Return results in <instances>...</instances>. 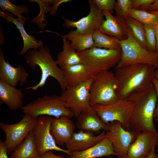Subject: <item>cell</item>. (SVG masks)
I'll use <instances>...</instances> for the list:
<instances>
[{
	"label": "cell",
	"instance_id": "cell-32",
	"mask_svg": "<svg viewBox=\"0 0 158 158\" xmlns=\"http://www.w3.org/2000/svg\"><path fill=\"white\" fill-rule=\"evenodd\" d=\"M131 8V0H118L114 10L116 16L126 20L128 17V11Z\"/></svg>",
	"mask_w": 158,
	"mask_h": 158
},
{
	"label": "cell",
	"instance_id": "cell-20",
	"mask_svg": "<svg viewBox=\"0 0 158 158\" xmlns=\"http://www.w3.org/2000/svg\"><path fill=\"white\" fill-rule=\"evenodd\" d=\"M76 124L80 130L93 133L101 130L106 131L108 128L91 106L81 113L77 118Z\"/></svg>",
	"mask_w": 158,
	"mask_h": 158
},
{
	"label": "cell",
	"instance_id": "cell-5",
	"mask_svg": "<svg viewBox=\"0 0 158 158\" xmlns=\"http://www.w3.org/2000/svg\"><path fill=\"white\" fill-rule=\"evenodd\" d=\"M121 48V56L116 66L122 67L138 63L150 64L158 69V53L149 51L136 40L128 27V37L119 40Z\"/></svg>",
	"mask_w": 158,
	"mask_h": 158
},
{
	"label": "cell",
	"instance_id": "cell-31",
	"mask_svg": "<svg viewBox=\"0 0 158 158\" xmlns=\"http://www.w3.org/2000/svg\"><path fill=\"white\" fill-rule=\"evenodd\" d=\"M147 43V49L149 51L155 52L156 51V40L154 29L153 26L144 25Z\"/></svg>",
	"mask_w": 158,
	"mask_h": 158
},
{
	"label": "cell",
	"instance_id": "cell-35",
	"mask_svg": "<svg viewBox=\"0 0 158 158\" xmlns=\"http://www.w3.org/2000/svg\"><path fill=\"white\" fill-rule=\"evenodd\" d=\"M71 1V0H53L52 3L53 4L51 7L50 13L53 16L55 14L59 6L61 4Z\"/></svg>",
	"mask_w": 158,
	"mask_h": 158
},
{
	"label": "cell",
	"instance_id": "cell-30",
	"mask_svg": "<svg viewBox=\"0 0 158 158\" xmlns=\"http://www.w3.org/2000/svg\"><path fill=\"white\" fill-rule=\"evenodd\" d=\"M0 7L3 11H9L18 17L22 16L23 13H27L29 11V9L27 6L15 5L9 0H0Z\"/></svg>",
	"mask_w": 158,
	"mask_h": 158
},
{
	"label": "cell",
	"instance_id": "cell-38",
	"mask_svg": "<svg viewBox=\"0 0 158 158\" xmlns=\"http://www.w3.org/2000/svg\"><path fill=\"white\" fill-rule=\"evenodd\" d=\"M153 83L155 87L157 97L158 103L154 115V118H158V80L154 77L153 80Z\"/></svg>",
	"mask_w": 158,
	"mask_h": 158
},
{
	"label": "cell",
	"instance_id": "cell-34",
	"mask_svg": "<svg viewBox=\"0 0 158 158\" xmlns=\"http://www.w3.org/2000/svg\"><path fill=\"white\" fill-rule=\"evenodd\" d=\"M156 0H131L132 8L136 10L148 11L149 6Z\"/></svg>",
	"mask_w": 158,
	"mask_h": 158
},
{
	"label": "cell",
	"instance_id": "cell-9",
	"mask_svg": "<svg viewBox=\"0 0 158 158\" xmlns=\"http://www.w3.org/2000/svg\"><path fill=\"white\" fill-rule=\"evenodd\" d=\"M38 117L25 114L18 122L12 124L1 122L0 127L4 133L8 154H9L24 140L29 133L35 128Z\"/></svg>",
	"mask_w": 158,
	"mask_h": 158
},
{
	"label": "cell",
	"instance_id": "cell-22",
	"mask_svg": "<svg viewBox=\"0 0 158 158\" xmlns=\"http://www.w3.org/2000/svg\"><path fill=\"white\" fill-rule=\"evenodd\" d=\"M24 94L20 90L0 81V99L8 108L16 111L23 106Z\"/></svg>",
	"mask_w": 158,
	"mask_h": 158
},
{
	"label": "cell",
	"instance_id": "cell-21",
	"mask_svg": "<svg viewBox=\"0 0 158 158\" xmlns=\"http://www.w3.org/2000/svg\"><path fill=\"white\" fill-rule=\"evenodd\" d=\"M116 156L110 140L105 137L96 145L85 150L71 152L69 158H95L103 156Z\"/></svg>",
	"mask_w": 158,
	"mask_h": 158
},
{
	"label": "cell",
	"instance_id": "cell-29",
	"mask_svg": "<svg viewBox=\"0 0 158 158\" xmlns=\"http://www.w3.org/2000/svg\"><path fill=\"white\" fill-rule=\"evenodd\" d=\"M128 16L137 20L144 25L154 26L158 22V15L148 11L131 8L128 11Z\"/></svg>",
	"mask_w": 158,
	"mask_h": 158
},
{
	"label": "cell",
	"instance_id": "cell-17",
	"mask_svg": "<svg viewBox=\"0 0 158 158\" xmlns=\"http://www.w3.org/2000/svg\"><path fill=\"white\" fill-rule=\"evenodd\" d=\"M103 12L105 19L102 21L99 30L119 40L127 39L128 26L126 20L113 16L109 11H104Z\"/></svg>",
	"mask_w": 158,
	"mask_h": 158
},
{
	"label": "cell",
	"instance_id": "cell-18",
	"mask_svg": "<svg viewBox=\"0 0 158 158\" xmlns=\"http://www.w3.org/2000/svg\"><path fill=\"white\" fill-rule=\"evenodd\" d=\"M103 130L99 135L80 130L74 133L71 138L65 144L67 150L71 152L80 151L87 149L98 143L105 137Z\"/></svg>",
	"mask_w": 158,
	"mask_h": 158
},
{
	"label": "cell",
	"instance_id": "cell-12",
	"mask_svg": "<svg viewBox=\"0 0 158 158\" xmlns=\"http://www.w3.org/2000/svg\"><path fill=\"white\" fill-rule=\"evenodd\" d=\"M53 118L47 116H40L38 117L34 131L35 141L39 154L40 156L46 152L54 150L64 152L69 156L71 152L58 146L51 133L50 127Z\"/></svg>",
	"mask_w": 158,
	"mask_h": 158
},
{
	"label": "cell",
	"instance_id": "cell-8",
	"mask_svg": "<svg viewBox=\"0 0 158 158\" xmlns=\"http://www.w3.org/2000/svg\"><path fill=\"white\" fill-rule=\"evenodd\" d=\"M135 103L127 99H119L110 105H96L91 107L105 124L115 121L119 122L123 128L128 130L129 123Z\"/></svg>",
	"mask_w": 158,
	"mask_h": 158
},
{
	"label": "cell",
	"instance_id": "cell-37",
	"mask_svg": "<svg viewBox=\"0 0 158 158\" xmlns=\"http://www.w3.org/2000/svg\"><path fill=\"white\" fill-rule=\"evenodd\" d=\"M40 158H69V157L57 155L50 151H49L40 155Z\"/></svg>",
	"mask_w": 158,
	"mask_h": 158
},
{
	"label": "cell",
	"instance_id": "cell-3",
	"mask_svg": "<svg viewBox=\"0 0 158 158\" xmlns=\"http://www.w3.org/2000/svg\"><path fill=\"white\" fill-rule=\"evenodd\" d=\"M25 59L32 69L38 66L41 72V78L37 85L27 88L34 91L43 87L49 77L53 78L58 83L61 90L64 91L67 85L63 70L52 58L49 47L44 45L38 49L29 50L24 56Z\"/></svg>",
	"mask_w": 158,
	"mask_h": 158
},
{
	"label": "cell",
	"instance_id": "cell-33",
	"mask_svg": "<svg viewBox=\"0 0 158 158\" xmlns=\"http://www.w3.org/2000/svg\"><path fill=\"white\" fill-rule=\"evenodd\" d=\"M99 9L112 13L114 10L116 1L115 0H92Z\"/></svg>",
	"mask_w": 158,
	"mask_h": 158
},
{
	"label": "cell",
	"instance_id": "cell-24",
	"mask_svg": "<svg viewBox=\"0 0 158 158\" xmlns=\"http://www.w3.org/2000/svg\"><path fill=\"white\" fill-rule=\"evenodd\" d=\"M63 49L57 55L56 60V64L62 70L69 67L82 63L77 51L72 47L71 42L63 38Z\"/></svg>",
	"mask_w": 158,
	"mask_h": 158
},
{
	"label": "cell",
	"instance_id": "cell-27",
	"mask_svg": "<svg viewBox=\"0 0 158 158\" xmlns=\"http://www.w3.org/2000/svg\"><path fill=\"white\" fill-rule=\"evenodd\" d=\"M94 42V47L107 49L121 51V48L116 38L109 36L97 30L93 34Z\"/></svg>",
	"mask_w": 158,
	"mask_h": 158
},
{
	"label": "cell",
	"instance_id": "cell-4",
	"mask_svg": "<svg viewBox=\"0 0 158 158\" xmlns=\"http://www.w3.org/2000/svg\"><path fill=\"white\" fill-rule=\"evenodd\" d=\"M82 63L92 77L100 72L109 71L119 63L121 51L93 47L82 51H77Z\"/></svg>",
	"mask_w": 158,
	"mask_h": 158
},
{
	"label": "cell",
	"instance_id": "cell-16",
	"mask_svg": "<svg viewBox=\"0 0 158 158\" xmlns=\"http://www.w3.org/2000/svg\"><path fill=\"white\" fill-rule=\"evenodd\" d=\"M0 16L8 23L14 24L19 31L22 37L23 46L21 51L19 53L20 55L25 54L31 49H38L44 46L43 42L36 40L34 36L28 35L25 31L24 25L28 18L23 15L17 18H14L13 14L7 11H0Z\"/></svg>",
	"mask_w": 158,
	"mask_h": 158
},
{
	"label": "cell",
	"instance_id": "cell-19",
	"mask_svg": "<svg viewBox=\"0 0 158 158\" xmlns=\"http://www.w3.org/2000/svg\"><path fill=\"white\" fill-rule=\"evenodd\" d=\"M66 116L58 118H53L51 124V133L57 145L61 146L65 144L71 137L75 125Z\"/></svg>",
	"mask_w": 158,
	"mask_h": 158
},
{
	"label": "cell",
	"instance_id": "cell-43",
	"mask_svg": "<svg viewBox=\"0 0 158 158\" xmlns=\"http://www.w3.org/2000/svg\"><path fill=\"white\" fill-rule=\"evenodd\" d=\"M148 11L150 13L158 15V12L150 11Z\"/></svg>",
	"mask_w": 158,
	"mask_h": 158
},
{
	"label": "cell",
	"instance_id": "cell-28",
	"mask_svg": "<svg viewBox=\"0 0 158 158\" xmlns=\"http://www.w3.org/2000/svg\"><path fill=\"white\" fill-rule=\"evenodd\" d=\"M126 21L135 39L143 47L147 49V43L144 25L137 20L129 16Z\"/></svg>",
	"mask_w": 158,
	"mask_h": 158
},
{
	"label": "cell",
	"instance_id": "cell-7",
	"mask_svg": "<svg viewBox=\"0 0 158 158\" xmlns=\"http://www.w3.org/2000/svg\"><path fill=\"white\" fill-rule=\"evenodd\" d=\"M24 114H29L38 117L47 116L58 118L62 116L71 118L74 116L72 111L66 107L60 96L48 95L38 97L23 106L20 109Z\"/></svg>",
	"mask_w": 158,
	"mask_h": 158
},
{
	"label": "cell",
	"instance_id": "cell-13",
	"mask_svg": "<svg viewBox=\"0 0 158 158\" xmlns=\"http://www.w3.org/2000/svg\"><path fill=\"white\" fill-rule=\"evenodd\" d=\"M105 137L111 141L118 158H126L130 144L135 139L136 134L124 129L121 123L115 121L107 124Z\"/></svg>",
	"mask_w": 158,
	"mask_h": 158
},
{
	"label": "cell",
	"instance_id": "cell-41",
	"mask_svg": "<svg viewBox=\"0 0 158 158\" xmlns=\"http://www.w3.org/2000/svg\"><path fill=\"white\" fill-rule=\"evenodd\" d=\"M146 158H158V154L155 152V147L153 148L150 154Z\"/></svg>",
	"mask_w": 158,
	"mask_h": 158
},
{
	"label": "cell",
	"instance_id": "cell-42",
	"mask_svg": "<svg viewBox=\"0 0 158 158\" xmlns=\"http://www.w3.org/2000/svg\"><path fill=\"white\" fill-rule=\"evenodd\" d=\"M155 78L158 80V69H156L155 73Z\"/></svg>",
	"mask_w": 158,
	"mask_h": 158
},
{
	"label": "cell",
	"instance_id": "cell-25",
	"mask_svg": "<svg viewBox=\"0 0 158 158\" xmlns=\"http://www.w3.org/2000/svg\"><path fill=\"white\" fill-rule=\"evenodd\" d=\"M67 86H75L92 78L82 63L69 67L62 70Z\"/></svg>",
	"mask_w": 158,
	"mask_h": 158
},
{
	"label": "cell",
	"instance_id": "cell-15",
	"mask_svg": "<svg viewBox=\"0 0 158 158\" xmlns=\"http://www.w3.org/2000/svg\"><path fill=\"white\" fill-rule=\"evenodd\" d=\"M29 74L21 65L13 66L4 57L1 48L0 49V81L13 86L18 84L22 86L27 82Z\"/></svg>",
	"mask_w": 158,
	"mask_h": 158
},
{
	"label": "cell",
	"instance_id": "cell-14",
	"mask_svg": "<svg viewBox=\"0 0 158 158\" xmlns=\"http://www.w3.org/2000/svg\"><path fill=\"white\" fill-rule=\"evenodd\" d=\"M158 145V133L146 130L136 134L128 148L126 158H146Z\"/></svg>",
	"mask_w": 158,
	"mask_h": 158
},
{
	"label": "cell",
	"instance_id": "cell-39",
	"mask_svg": "<svg viewBox=\"0 0 158 158\" xmlns=\"http://www.w3.org/2000/svg\"><path fill=\"white\" fill-rule=\"evenodd\" d=\"M148 11L158 12V0H156L155 2L149 6Z\"/></svg>",
	"mask_w": 158,
	"mask_h": 158
},
{
	"label": "cell",
	"instance_id": "cell-11",
	"mask_svg": "<svg viewBox=\"0 0 158 158\" xmlns=\"http://www.w3.org/2000/svg\"><path fill=\"white\" fill-rule=\"evenodd\" d=\"M90 6L89 14L78 20L74 21L63 18V26L67 28H75L66 34L68 35L93 34L99 30L104 19L103 11L100 10L92 0H88Z\"/></svg>",
	"mask_w": 158,
	"mask_h": 158
},
{
	"label": "cell",
	"instance_id": "cell-36",
	"mask_svg": "<svg viewBox=\"0 0 158 158\" xmlns=\"http://www.w3.org/2000/svg\"><path fill=\"white\" fill-rule=\"evenodd\" d=\"M7 148L4 141L0 140V158H8Z\"/></svg>",
	"mask_w": 158,
	"mask_h": 158
},
{
	"label": "cell",
	"instance_id": "cell-6",
	"mask_svg": "<svg viewBox=\"0 0 158 158\" xmlns=\"http://www.w3.org/2000/svg\"><path fill=\"white\" fill-rule=\"evenodd\" d=\"M92 78L90 89L91 107L110 105L117 101L119 99L116 92L117 84L114 73L110 70L104 71Z\"/></svg>",
	"mask_w": 158,
	"mask_h": 158
},
{
	"label": "cell",
	"instance_id": "cell-44",
	"mask_svg": "<svg viewBox=\"0 0 158 158\" xmlns=\"http://www.w3.org/2000/svg\"><path fill=\"white\" fill-rule=\"evenodd\" d=\"M156 120L158 122V118H156Z\"/></svg>",
	"mask_w": 158,
	"mask_h": 158
},
{
	"label": "cell",
	"instance_id": "cell-1",
	"mask_svg": "<svg viewBox=\"0 0 158 158\" xmlns=\"http://www.w3.org/2000/svg\"><path fill=\"white\" fill-rule=\"evenodd\" d=\"M114 68L119 99H126L134 92L144 91L153 84L156 68L152 65L138 63Z\"/></svg>",
	"mask_w": 158,
	"mask_h": 158
},
{
	"label": "cell",
	"instance_id": "cell-10",
	"mask_svg": "<svg viewBox=\"0 0 158 158\" xmlns=\"http://www.w3.org/2000/svg\"><path fill=\"white\" fill-rule=\"evenodd\" d=\"M92 77L75 86H67L60 97L66 107L69 109L77 118L81 113L89 107L90 89Z\"/></svg>",
	"mask_w": 158,
	"mask_h": 158
},
{
	"label": "cell",
	"instance_id": "cell-26",
	"mask_svg": "<svg viewBox=\"0 0 158 158\" xmlns=\"http://www.w3.org/2000/svg\"><path fill=\"white\" fill-rule=\"evenodd\" d=\"M56 34L63 38L71 41L72 47L77 51H82L90 49L94 47V42L93 34H78L62 35L55 32L49 31L48 32Z\"/></svg>",
	"mask_w": 158,
	"mask_h": 158
},
{
	"label": "cell",
	"instance_id": "cell-2",
	"mask_svg": "<svg viewBox=\"0 0 158 158\" xmlns=\"http://www.w3.org/2000/svg\"><path fill=\"white\" fill-rule=\"evenodd\" d=\"M126 99L135 104L128 130L135 134L146 130L157 132L153 119L157 97L153 84L144 91L132 93Z\"/></svg>",
	"mask_w": 158,
	"mask_h": 158
},
{
	"label": "cell",
	"instance_id": "cell-40",
	"mask_svg": "<svg viewBox=\"0 0 158 158\" xmlns=\"http://www.w3.org/2000/svg\"><path fill=\"white\" fill-rule=\"evenodd\" d=\"M154 27L156 40V51L158 53V22L155 24Z\"/></svg>",
	"mask_w": 158,
	"mask_h": 158
},
{
	"label": "cell",
	"instance_id": "cell-23",
	"mask_svg": "<svg viewBox=\"0 0 158 158\" xmlns=\"http://www.w3.org/2000/svg\"><path fill=\"white\" fill-rule=\"evenodd\" d=\"M34 128L14 150L9 158H40L35 141Z\"/></svg>",
	"mask_w": 158,
	"mask_h": 158
}]
</instances>
